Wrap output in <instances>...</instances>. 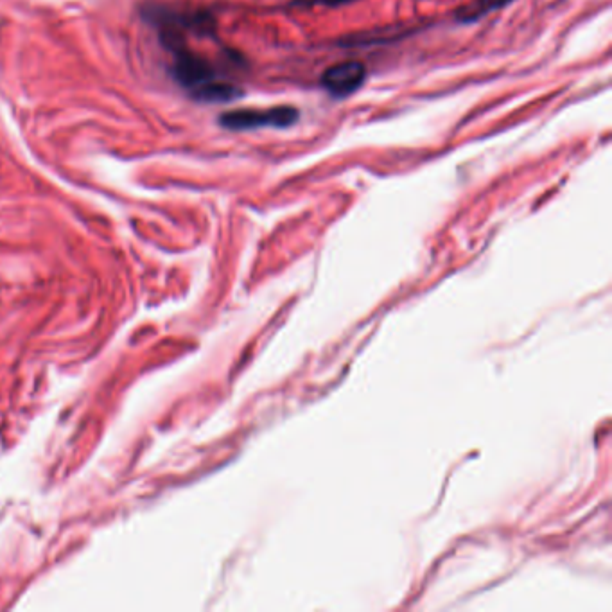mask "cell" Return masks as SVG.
<instances>
[{
	"label": "cell",
	"mask_w": 612,
	"mask_h": 612,
	"mask_svg": "<svg viewBox=\"0 0 612 612\" xmlns=\"http://www.w3.org/2000/svg\"><path fill=\"white\" fill-rule=\"evenodd\" d=\"M298 121L295 106H272V108H241L225 112L219 117V124L230 132H250L261 128L286 130Z\"/></svg>",
	"instance_id": "cell-1"
},
{
	"label": "cell",
	"mask_w": 612,
	"mask_h": 612,
	"mask_svg": "<svg viewBox=\"0 0 612 612\" xmlns=\"http://www.w3.org/2000/svg\"><path fill=\"white\" fill-rule=\"evenodd\" d=\"M169 51L173 53V76L191 94L218 81L212 65L202 56L185 49L184 42L169 47Z\"/></svg>",
	"instance_id": "cell-2"
},
{
	"label": "cell",
	"mask_w": 612,
	"mask_h": 612,
	"mask_svg": "<svg viewBox=\"0 0 612 612\" xmlns=\"http://www.w3.org/2000/svg\"><path fill=\"white\" fill-rule=\"evenodd\" d=\"M367 81V67L361 62L336 63L322 74V87L336 97L354 94Z\"/></svg>",
	"instance_id": "cell-3"
},
{
	"label": "cell",
	"mask_w": 612,
	"mask_h": 612,
	"mask_svg": "<svg viewBox=\"0 0 612 612\" xmlns=\"http://www.w3.org/2000/svg\"><path fill=\"white\" fill-rule=\"evenodd\" d=\"M191 96L196 101H202V103H230V101H236L239 97H243V90L237 88L236 85L223 83L218 79L207 87L200 88L198 92H194Z\"/></svg>",
	"instance_id": "cell-4"
},
{
	"label": "cell",
	"mask_w": 612,
	"mask_h": 612,
	"mask_svg": "<svg viewBox=\"0 0 612 612\" xmlns=\"http://www.w3.org/2000/svg\"><path fill=\"white\" fill-rule=\"evenodd\" d=\"M510 2H514V0H474L473 4L456 11V20L462 22V24H471V22H476L485 15H489L492 11H496V9L505 8Z\"/></svg>",
	"instance_id": "cell-5"
},
{
	"label": "cell",
	"mask_w": 612,
	"mask_h": 612,
	"mask_svg": "<svg viewBox=\"0 0 612 612\" xmlns=\"http://www.w3.org/2000/svg\"><path fill=\"white\" fill-rule=\"evenodd\" d=\"M345 2H352V0H327V4H345Z\"/></svg>",
	"instance_id": "cell-6"
}]
</instances>
